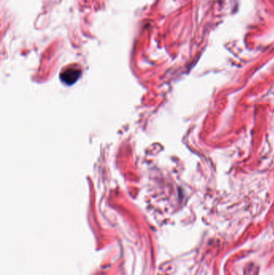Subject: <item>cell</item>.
<instances>
[{
	"label": "cell",
	"mask_w": 274,
	"mask_h": 275,
	"mask_svg": "<svg viewBox=\"0 0 274 275\" xmlns=\"http://www.w3.org/2000/svg\"><path fill=\"white\" fill-rule=\"evenodd\" d=\"M81 75V71L78 68H69L67 70L64 71L62 76V80L64 81L65 83L70 84L74 83V82L78 79V77Z\"/></svg>",
	"instance_id": "1"
}]
</instances>
